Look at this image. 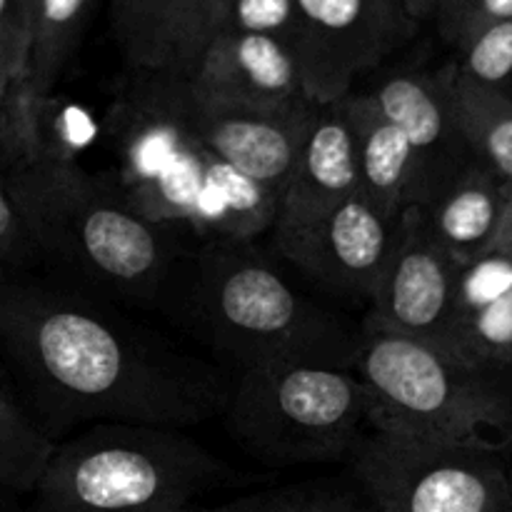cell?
I'll return each instance as SVG.
<instances>
[{
    "label": "cell",
    "instance_id": "1",
    "mask_svg": "<svg viewBox=\"0 0 512 512\" xmlns=\"http://www.w3.org/2000/svg\"><path fill=\"white\" fill-rule=\"evenodd\" d=\"M0 365L55 443L105 423L193 428L230 395L213 365L128 308L38 273L0 283Z\"/></svg>",
    "mask_w": 512,
    "mask_h": 512
},
{
    "label": "cell",
    "instance_id": "2",
    "mask_svg": "<svg viewBox=\"0 0 512 512\" xmlns=\"http://www.w3.org/2000/svg\"><path fill=\"white\" fill-rule=\"evenodd\" d=\"M40 113L15 95L0 108V178L40 268L123 308L173 313L198 248H190L195 230L140 213L108 175L55 145Z\"/></svg>",
    "mask_w": 512,
    "mask_h": 512
},
{
    "label": "cell",
    "instance_id": "3",
    "mask_svg": "<svg viewBox=\"0 0 512 512\" xmlns=\"http://www.w3.org/2000/svg\"><path fill=\"white\" fill-rule=\"evenodd\" d=\"M235 370L318 363L355 370L360 328L318 303L253 240L203 238L173 310Z\"/></svg>",
    "mask_w": 512,
    "mask_h": 512
},
{
    "label": "cell",
    "instance_id": "4",
    "mask_svg": "<svg viewBox=\"0 0 512 512\" xmlns=\"http://www.w3.org/2000/svg\"><path fill=\"white\" fill-rule=\"evenodd\" d=\"M230 468L183 430L105 423L55 443L38 512H188Z\"/></svg>",
    "mask_w": 512,
    "mask_h": 512
},
{
    "label": "cell",
    "instance_id": "5",
    "mask_svg": "<svg viewBox=\"0 0 512 512\" xmlns=\"http://www.w3.org/2000/svg\"><path fill=\"white\" fill-rule=\"evenodd\" d=\"M370 393L350 368L275 363L235 375L225 425L270 468L353 460L373 430Z\"/></svg>",
    "mask_w": 512,
    "mask_h": 512
},
{
    "label": "cell",
    "instance_id": "6",
    "mask_svg": "<svg viewBox=\"0 0 512 512\" xmlns=\"http://www.w3.org/2000/svg\"><path fill=\"white\" fill-rule=\"evenodd\" d=\"M355 373L370 393L373 430L488 445L485 428L512 418L495 365L470 363L408 335L363 325Z\"/></svg>",
    "mask_w": 512,
    "mask_h": 512
},
{
    "label": "cell",
    "instance_id": "7",
    "mask_svg": "<svg viewBox=\"0 0 512 512\" xmlns=\"http://www.w3.org/2000/svg\"><path fill=\"white\" fill-rule=\"evenodd\" d=\"M350 475L378 512H512V480L490 445L370 430Z\"/></svg>",
    "mask_w": 512,
    "mask_h": 512
},
{
    "label": "cell",
    "instance_id": "8",
    "mask_svg": "<svg viewBox=\"0 0 512 512\" xmlns=\"http://www.w3.org/2000/svg\"><path fill=\"white\" fill-rule=\"evenodd\" d=\"M295 48L305 95L313 103L340 100L363 75L408 43L418 23L400 0H298Z\"/></svg>",
    "mask_w": 512,
    "mask_h": 512
},
{
    "label": "cell",
    "instance_id": "9",
    "mask_svg": "<svg viewBox=\"0 0 512 512\" xmlns=\"http://www.w3.org/2000/svg\"><path fill=\"white\" fill-rule=\"evenodd\" d=\"M398 223L358 193L300 223H275L273 243L320 290L370 308L398 243Z\"/></svg>",
    "mask_w": 512,
    "mask_h": 512
},
{
    "label": "cell",
    "instance_id": "10",
    "mask_svg": "<svg viewBox=\"0 0 512 512\" xmlns=\"http://www.w3.org/2000/svg\"><path fill=\"white\" fill-rule=\"evenodd\" d=\"M460 273L430 235L418 208L400 215L398 243L363 325L408 335L455 355L460 328Z\"/></svg>",
    "mask_w": 512,
    "mask_h": 512
},
{
    "label": "cell",
    "instance_id": "11",
    "mask_svg": "<svg viewBox=\"0 0 512 512\" xmlns=\"http://www.w3.org/2000/svg\"><path fill=\"white\" fill-rule=\"evenodd\" d=\"M310 105L298 110H245L193 93L185 80L183 115L190 133L215 158L225 160L255 183L283 195L298 163Z\"/></svg>",
    "mask_w": 512,
    "mask_h": 512
},
{
    "label": "cell",
    "instance_id": "12",
    "mask_svg": "<svg viewBox=\"0 0 512 512\" xmlns=\"http://www.w3.org/2000/svg\"><path fill=\"white\" fill-rule=\"evenodd\" d=\"M378 108L398 125L418 163V205L473 163L455 118L450 63L438 70L403 68L368 90Z\"/></svg>",
    "mask_w": 512,
    "mask_h": 512
},
{
    "label": "cell",
    "instance_id": "13",
    "mask_svg": "<svg viewBox=\"0 0 512 512\" xmlns=\"http://www.w3.org/2000/svg\"><path fill=\"white\" fill-rule=\"evenodd\" d=\"M188 83L200 98L245 110H298L313 103L285 45L235 30L210 40Z\"/></svg>",
    "mask_w": 512,
    "mask_h": 512
},
{
    "label": "cell",
    "instance_id": "14",
    "mask_svg": "<svg viewBox=\"0 0 512 512\" xmlns=\"http://www.w3.org/2000/svg\"><path fill=\"white\" fill-rule=\"evenodd\" d=\"M358 193V135L348 95L330 103H313L298 163L275 223H300Z\"/></svg>",
    "mask_w": 512,
    "mask_h": 512
},
{
    "label": "cell",
    "instance_id": "15",
    "mask_svg": "<svg viewBox=\"0 0 512 512\" xmlns=\"http://www.w3.org/2000/svg\"><path fill=\"white\" fill-rule=\"evenodd\" d=\"M508 195L488 168L473 160L418 205L430 235L458 265L495 253Z\"/></svg>",
    "mask_w": 512,
    "mask_h": 512
},
{
    "label": "cell",
    "instance_id": "16",
    "mask_svg": "<svg viewBox=\"0 0 512 512\" xmlns=\"http://www.w3.org/2000/svg\"><path fill=\"white\" fill-rule=\"evenodd\" d=\"M110 28L125 63L140 73L188 78L200 58L193 0H110Z\"/></svg>",
    "mask_w": 512,
    "mask_h": 512
},
{
    "label": "cell",
    "instance_id": "17",
    "mask_svg": "<svg viewBox=\"0 0 512 512\" xmlns=\"http://www.w3.org/2000/svg\"><path fill=\"white\" fill-rule=\"evenodd\" d=\"M358 135L360 193L390 220L418 203V163L403 130L378 108L368 90L348 95Z\"/></svg>",
    "mask_w": 512,
    "mask_h": 512
},
{
    "label": "cell",
    "instance_id": "18",
    "mask_svg": "<svg viewBox=\"0 0 512 512\" xmlns=\"http://www.w3.org/2000/svg\"><path fill=\"white\" fill-rule=\"evenodd\" d=\"M95 0H30L28 53L23 75L10 93L43 108L68 73L80 48Z\"/></svg>",
    "mask_w": 512,
    "mask_h": 512
},
{
    "label": "cell",
    "instance_id": "19",
    "mask_svg": "<svg viewBox=\"0 0 512 512\" xmlns=\"http://www.w3.org/2000/svg\"><path fill=\"white\" fill-rule=\"evenodd\" d=\"M455 118L473 160L512 183V103L465 78L450 60Z\"/></svg>",
    "mask_w": 512,
    "mask_h": 512
},
{
    "label": "cell",
    "instance_id": "20",
    "mask_svg": "<svg viewBox=\"0 0 512 512\" xmlns=\"http://www.w3.org/2000/svg\"><path fill=\"white\" fill-rule=\"evenodd\" d=\"M53 450L55 440L18 398L0 365V490L35 493Z\"/></svg>",
    "mask_w": 512,
    "mask_h": 512
},
{
    "label": "cell",
    "instance_id": "21",
    "mask_svg": "<svg viewBox=\"0 0 512 512\" xmlns=\"http://www.w3.org/2000/svg\"><path fill=\"white\" fill-rule=\"evenodd\" d=\"M188 512H378L358 480H310L260 490L218 505H195Z\"/></svg>",
    "mask_w": 512,
    "mask_h": 512
},
{
    "label": "cell",
    "instance_id": "22",
    "mask_svg": "<svg viewBox=\"0 0 512 512\" xmlns=\"http://www.w3.org/2000/svg\"><path fill=\"white\" fill-rule=\"evenodd\" d=\"M460 73L512 103V20H503L458 48Z\"/></svg>",
    "mask_w": 512,
    "mask_h": 512
},
{
    "label": "cell",
    "instance_id": "23",
    "mask_svg": "<svg viewBox=\"0 0 512 512\" xmlns=\"http://www.w3.org/2000/svg\"><path fill=\"white\" fill-rule=\"evenodd\" d=\"M512 353V290L493 303L463 315L455 338V355L478 365L503 363Z\"/></svg>",
    "mask_w": 512,
    "mask_h": 512
},
{
    "label": "cell",
    "instance_id": "24",
    "mask_svg": "<svg viewBox=\"0 0 512 512\" xmlns=\"http://www.w3.org/2000/svg\"><path fill=\"white\" fill-rule=\"evenodd\" d=\"M225 30L265 35L295 55L300 38L298 0H233Z\"/></svg>",
    "mask_w": 512,
    "mask_h": 512
},
{
    "label": "cell",
    "instance_id": "25",
    "mask_svg": "<svg viewBox=\"0 0 512 512\" xmlns=\"http://www.w3.org/2000/svg\"><path fill=\"white\" fill-rule=\"evenodd\" d=\"M503 20H512V0H440L435 13L440 35L455 50Z\"/></svg>",
    "mask_w": 512,
    "mask_h": 512
},
{
    "label": "cell",
    "instance_id": "26",
    "mask_svg": "<svg viewBox=\"0 0 512 512\" xmlns=\"http://www.w3.org/2000/svg\"><path fill=\"white\" fill-rule=\"evenodd\" d=\"M38 268L40 260L23 215L0 178V283L18 275L38 273Z\"/></svg>",
    "mask_w": 512,
    "mask_h": 512
},
{
    "label": "cell",
    "instance_id": "27",
    "mask_svg": "<svg viewBox=\"0 0 512 512\" xmlns=\"http://www.w3.org/2000/svg\"><path fill=\"white\" fill-rule=\"evenodd\" d=\"M30 0H0V108L23 75Z\"/></svg>",
    "mask_w": 512,
    "mask_h": 512
},
{
    "label": "cell",
    "instance_id": "28",
    "mask_svg": "<svg viewBox=\"0 0 512 512\" xmlns=\"http://www.w3.org/2000/svg\"><path fill=\"white\" fill-rule=\"evenodd\" d=\"M512 290V255L490 253L475 263L465 265L460 273V320L463 315L493 303Z\"/></svg>",
    "mask_w": 512,
    "mask_h": 512
},
{
    "label": "cell",
    "instance_id": "29",
    "mask_svg": "<svg viewBox=\"0 0 512 512\" xmlns=\"http://www.w3.org/2000/svg\"><path fill=\"white\" fill-rule=\"evenodd\" d=\"M230 5H233V0H193V20H195V35H198L200 55H203V50L208 48L210 40L218 38V35L225 30V25H228Z\"/></svg>",
    "mask_w": 512,
    "mask_h": 512
},
{
    "label": "cell",
    "instance_id": "30",
    "mask_svg": "<svg viewBox=\"0 0 512 512\" xmlns=\"http://www.w3.org/2000/svg\"><path fill=\"white\" fill-rule=\"evenodd\" d=\"M400 5H403L405 13H408L415 23H423V20H435L440 0H400Z\"/></svg>",
    "mask_w": 512,
    "mask_h": 512
},
{
    "label": "cell",
    "instance_id": "31",
    "mask_svg": "<svg viewBox=\"0 0 512 512\" xmlns=\"http://www.w3.org/2000/svg\"><path fill=\"white\" fill-rule=\"evenodd\" d=\"M495 253L512 255V193H508V205H505L503 228H500L498 245H495Z\"/></svg>",
    "mask_w": 512,
    "mask_h": 512
},
{
    "label": "cell",
    "instance_id": "32",
    "mask_svg": "<svg viewBox=\"0 0 512 512\" xmlns=\"http://www.w3.org/2000/svg\"><path fill=\"white\" fill-rule=\"evenodd\" d=\"M0 512H5V510H0Z\"/></svg>",
    "mask_w": 512,
    "mask_h": 512
}]
</instances>
